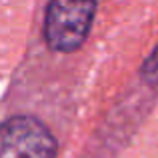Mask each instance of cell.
I'll return each mask as SVG.
<instances>
[{
  "label": "cell",
  "mask_w": 158,
  "mask_h": 158,
  "mask_svg": "<svg viewBox=\"0 0 158 158\" xmlns=\"http://www.w3.org/2000/svg\"><path fill=\"white\" fill-rule=\"evenodd\" d=\"M98 10L96 2H50L44 10L42 34L48 48L74 52L84 44Z\"/></svg>",
  "instance_id": "6da1fadb"
},
{
  "label": "cell",
  "mask_w": 158,
  "mask_h": 158,
  "mask_svg": "<svg viewBox=\"0 0 158 158\" xmlns=\"http://www.w3.org/2000/svg\"><path fill=\"white\" fill-rule=\"evenodd\" d=\"M58 140L38 116L14 114L0 122V158H56Z\"/></svg>",
  "instance_id": "7a4b0ae2"
},
{
  "label": "cell",
  "mask_w": 158,
  "mask_h": 158,
  "mask_svg": "<svg viewBox=\"0 0 158 158\" xmlns=\"http://www.w3.org/2000/svg\"><path fill=\"white\" fill-rule=\"evenodd\" d=\"M140 74H142V78L148 82V84L158 86V46L152 50L150 56L146 58V62H144Z\"/></svg>",
  "instance_id": "3957f363"
}]
</instances>
